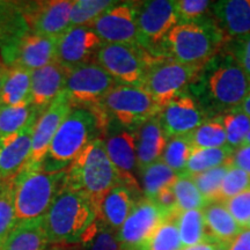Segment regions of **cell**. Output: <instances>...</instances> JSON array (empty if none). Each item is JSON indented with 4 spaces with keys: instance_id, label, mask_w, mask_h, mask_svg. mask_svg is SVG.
<instances>
[{
    "instance_id": "cell-1",
    "label": "cell",
    "mask_w": 250,
    "mask_h": 250,
    "mask_svg": "<svg viewBox=\"0 0 250 250\" xmlns=\"http://www.w3.org/2000/svg\"><path fill=\"white\" fill-rule=\"evenodd\" d=\"M109 124L99 108H72L56 132L40 168L48 173L65 170L90 143L105 136Z\"/></svg>"
},
{
    "instance_id": "cell-2",
    "label": "cell",
    "mask_w": 250,
    "mask_h": 250,
    "mask_svg": "<svg viewBox=\"0 0 250 250\" xmlns=\"http://www.w3.org/2000/svg\"><path fill=\"white\" fill-rule=\"evenodd\" d=\"M95 223L96 210L88 196L66 184L42 218L49 245L81 243Z\"/></svg>"
},
{
    "instance_id": "cell-3",
    "label": "cell",
    "mask_w": 250,
    "mask_h": 250,
    "mask_svg": "<svg viewBox=\"0 0 250 250\" xmlns=\"http://www.w3.org/2000/svg\"><path fill=\"white\" fill-rule=\"evenodd\" d=\"M225 39L213 19L179 22L164 43V55L193 66L205 67L220 51Z\"/></svg>"
},
{
    "instance_id": "cell-4",
    "label": "cell",
    "mask_w": 250,
    "mask_h": 250,
    "mask_svg": "<svg viewBox=\"0 0 250 250\" xmlns=\"http://www.w3.org/2000/svg\"><path fill=\"white\" fill-rule=\"evenodd\" d=\"M65 184L88 196L98 215L104 196L121 184L120 176L105 151L104 139L99 138L90 143L68 166Z\"/></svg>"
},
{
    "instance_id": "cell-5",
    "label": "cell",
    "mask_w": 250,
    "mask_h": 250,
    "mask_svg": "<svg viewBox=\"0 0 250 250\" xmlns=\"http://www.w3.org/2000/svg\"><path fill=\"white\" fill-rule=\"evenodd\" d=\"M66 169L48 173L41 168L23 169L13 180L14 211L17 224L44 217L56 196L65 186Z\"/></svg>"
},
{
    "instance_id": "cell-6",
    "label": "cell",
    "mask_w": 250,
    "mask_h": 250,
    "mask_svg": "<svg viewBox=\"0 0 250 250\" xmlns=\"http://www.w3.org/2000/svg\"><path fill=\"white\" fill-rule=\"evenodd\" d=\"M108 117L123 129L137 130L162 111L149 94L140 86L117 83L99 105ZM110 125V124H109Z\"/></svg>"
},
{
    "instance_id": "cell-7",
    "label": "cell",
    "mask_w": 250,
    "mask_h": 250,
    "mask_svg": "<svg viewBox=\"0 0 250 250\" xmlns=\"http://www.w3.org/2000/svg\"><path fill=\"white\" fill-rule=\"evenodd\" d=\"M205 67L179 62L170 58H158L149 65L142 86L162 109L167 107L175 96L198 79Z\"/></svg>"
},
{
    "instance_id": "cell-8",
    "label": "cell",
    "mask_w": 250,
    "mask_h": 250,
    "mask_svg": "<svg viewBox=\"0 0 250 250\" xmlns=\"http://www.w3.org/2000/svg\"><path fill=\"white\" fill-rule=\"evenodd\" d=\"M136 19L139 46L153 57L161 58L166 37L180 22L174 1H136Z\"/></svg>"
},
{
    "instance_id": "cell-9",
    "label": "cell",
    "mask_w": 250,
    "mask_h": 250,
    "mask_svg": "<svg viewBox=\"0 0 250 250\" xmlns=\"http://www.w3.org/2000/svg\"><path fill=\"white\" fill-rule=\"evenodd\" d=\"M155 59L158 58L153 57L138 45L103 43L95 62L118 83L142 86L149 65Z\"/></svg>"
},
{
    "instance_id": "cell-10",
    "label": "cell",
    "mask_w": 250,
    "mask_h": 250,
    "mask_svg": "<svg viewBox=\"0 0 250 250\" xmlns=\"http://www.w3.org/2000/svg\"><path fill=\"white\" fill-rule=\"evenodd\" d=\"M205 88L212 104L226 112L241 107L250 90V78L228 55L208 73Z\"/></svg>"
},
{
    "instance_id": "cell-11",
    "label": "cell",
    "mask_w": 250,
    "mask_h": 250,
    "mask_svg": "<svg viewBox=\"0 0 250 250\" xmlns=\"http://www.w3.org/2000/svg\"><path fill=\"white\" fill-rule=\"evenodd\" d=\"M117 81L96 62L68 70L64 92L73 108L99 107Z\"/></svg>"
},
{
    "instance_id": "cell-12",
    "label": "cell",
    "mask_w": 250,
    "mask_h": 250,
    "mask_svg": "<svg viewBox=\"0 0 250 250\" xmlns=\"http://www.w3.org/2000/svg\"><path fill=\"white\" fill-rule=\"evenodd\" d=\"M28 29L39 35L58 39L70 28L74 0L19 1Z\"/></svg>"
},
{
    "instance_id": "cell-13",
    "label": "cell",
    "mask_w": 250,
    "mask_h": 250,
    "mask_svg": "<svg viewBox=\"0 0 250 250\" xmlns=\"http://www.w3.org/2000/svg\"><path fill=\"white\" fill-rule=\"evenodd\" d=\"M57 41L28 30L13 44L1 48V59L7 67L19 66L33 72L55 62Z\"/></svg>"
},
{
    "instance_id": "cell-14",
    "label": "cell",
    "mask_w": 250,
    "mask_h": 250,
    "mask_svg": "<svg viewBox=\"0 0 250 250\" xmlns=\"http://www.w3.org/2000/svg\"><path fill=\"white\" fill-rule=\"evenodd\" d=\"M103 43L138 45L136 1H116L90 24Z\"/></svg>"
},
{
    "instance_id": "cell-15",
    "label": "cell",
    "mask_w": 250,
    "mask_h": 250,
    "mask_svg": "<svg viewBox=\"0 0 250 250\" xmlns=\"http://www.w3.org/2000/svg\"><path fill=\"white\" fill-rule=\"evenodd\" d=\"M168 215L154 202L144 197L133 205L129 217L117 232L123 250H139Z\"/></svg>"
},
{
    "instance_id": "cell-16",
    "label": "cell",
    "mask_w": 250,
    "mask_h": 250,
    "mask_svg": "<svg viewBox=\"0 0 250 250\" xmlns=\"http://www.w3.org/2000/svg\"><path fill=\"white\" fill-rule=\"evenodd\" d=\"M103 42L89 27H70L57 41L56 59L67 70L95 62Z\"/></svg>"
},
{
    "instance_id": "cell-17",
    "label": "cell",
    "mask_w": 250,
    "mask_h": 250,
    "mask_svg": "<svg viewBox=\"0 0 250 250\" xmlns=\"http://www.w3.org/2000/svg\"><path fill=\"white\" fill-rule=\"evenodd\" d=\"M72 108L73 107H72L70 99L62 90L54 100V102L37 117L35 126H34L29 160L23 169L40 168L41 162L44 159L56 132L62 121L70 114Z\"/></svg>"
},
{
    "instance_id": "cell-18",
    "label": "cell",
    "mask_w": 250,
    "mask_h": 250,
    "mask_svg": "<svg viewBox=\"0 0 250 250\" xmlns=\"http://www.w3.org/2000/svg\"><path fill=\"white\" fill-rule=\"evenodd\" d=\"M162 129L168 139L189 136L208 120L196 99L186 92L171 100L159 115Z\"/></svg>"
},
{
    "instance_id": "cell-19",
    "label": "cell",
    "mask_w": 250,
    "mask_h": 250,
    "mask_svg": "<svg viewBox=\"0 0 250 250\" xmlns=\"http://www.w3.org/2000/svg\"><path fill=\"white\" fill-rule=\"evenodd\" d=\"M105 151L114 165L121 184L140 191V184L136 173L138 169L137 161V133L136 130L122 129L103 137Z\"/></svg>"
},
{
    "instance_id": "cell-20",
    "label": "cell",
    "mask_w": 250,
    "mask_h": 250,
    "mask_svg": "<svg viewBox=\"0 0 250 250\" xmlns=\"http://www.w3.org/2000/svg\"><path fill=\"white\" fill-rule=\"evenodd\" d=\"M36 120L13 134L0 137V180L7 183L26 167L29 160Z\"/></svg>"
},
{
    "instance_id": "cell-21",
    "label": "cell",
    "mask_w": 250,
    "mask_h": 250,
    "mask_svg": "<svg viewBox=\"0 0 250 250\" xmlns=\"http://www.w3.org/2000/svg\"><path fill=\"white\" fill-rule=\"evenodd\" d=\"M212 19L225 42L250 35V0H223L211 6Z\"/></svg>"
},
{
    "instance_id": "cell-22",
    "label": "cell",
    "mask_w": 250,
    "mask_h": 250,
    "mask_svg": "<svg viewBox=\"0 0 250 250\" xmlns=\"http://www.w3.org/2000/svg\"><path fill=\"white\" fill-rule=\"evenodd\" d=\"M68 70L57 62L31 72L30 102L42 114L64 90Z\"/></svg>"
},
{
    "instance_id": "cell-23",
    "label": "cell",
    "mask_w": 250,
    "mask_h": 250,
    "mask_svg": "<svg viewBox=\"0 0 250 250\" xmlns=\"http://www.w3.org/2000/svg\"><path fill=\"white\" fill-rule=\"evenodd\" d=\"M136 195H138V192L130 187L117 184L102 199L96 220L117 233L138 201Z\"/></svg>"
},
{
    "instance_id": "cell-24",
    "label": "cell",
    "mask_w": 250,
    "mask_h": 250,
    "mask_svg": "<svg viewBox=\"0 0 250 250\" xmlns=\"http://www.w3.org/2000/svg\"><path fill=\"white\" fill-rule=\"evenodd\" d=\"M202 212L208 240L218 243L225 250L243 230L223 203H211Z\"/></svg>"
},
{
    "instance_id": "cell-25",
    "label": "cell",
    "mask_w": 250,
    "mask_h": 250,
    "mask_svg": "<svg viewBox=\"0 0 250 250\" xmlns=\"http://www.w3.org/2000/svg\"><path fill=\"white\" fill-rule=\"evenodd\" d=\"M137 133V161L139 171L149 165L161 160L167 146L168 137L166 136L160 118L156 116L136 130Z\"/></svg>"
},
{
    "instance_id": "cell-26",
    "label": "cell",
    "mask_w": 250,
    "mask_h": 250,
    "mask_svg": "<svg viewBox=\"0 0 250 250\" xmlns=\"http://www.w3.org/2000/svg\"><path fill=\"white\" fill-rule=\"evenodd\" d=\"M0 250H49L42 219L17 224Z\"/></svg>"
},
{
    "instance_id": "cell-27",
    "label": "cell",
    "mask_w": 250,
    "mask_h": 250,
    "mask_svg": "<svg viewBox=\"0 0 250 250\" xmlns=\"http://www.w3.org/2000/svg\"><path fill=\"white\" fill-rule=\"evenodd\" d=\"M30 71L19 66H9L0 92V105L11 107L30 100Z\"/></svg>"
},
{
    "instance_id": "cell-28",
    "label": "cell",
    "mask_w": 250,
    "mask_h": 250,
    "mask_svg": "<svg viewBox=\"0 0 250 250\" xmlns=\"http://www.w3.org/2000/svg\"><path fill=\"white\" fill-rule=\"evenodd\" d=\"M234 152L235 149L229 147L228 145L218 148L193 149L183 175L184 176H192V175L204 173V171L213 169V168L229 164Z\"/></svg>"
},
{
    "instance_id": "cell-29",
    "label": "cell",
    "mask_w": 250,
    "mask_h": 250,
    "mask_svg": "<svg viewBox=\"0 0 250 250\" xmlns=\"http://www.w3.org/2000/svg\"><path fill=\"white\" fill-rule=\"evenodd\" d=\"M142 173V186L145 198L153 201L160 190L166 187H173L179 180L180 175L171 170L162 160L149 165Z\"/></svg>"
},
{
    "instance_id": "cell-30",
    "label": "cell",
    "mask_w": 250,
    "mask_h": 250,
    "mask_svg": "<svg viewBox=\"0 0 250 250\" xmlns=\"http://www.w3.org/2000/svg\"><path fill=\"white\" fill-rule=\"evenodd\" d=\"M40 115L30 100L11 107L0 105V137L19 132Z\"/></svg>"
},
{
    "instance_id": "cell-31",
    "label": "cell",
    "mask_w": 250,
    "mask_h": 250,
    "mask_svg": "<svg viewBox=\"0 0 250 250\" xmlns=\"http://www.w3.org/2000/svg\"><path fill=\"white\" fill-rule=\"evenodd\" d=\"M179 213L168 215L164 223L155 229L151 237L142 246L139 250H181L183 248L181 242L179 225Z\"/></svg>"
},
{
    "instance_id": "cell-32",
    "label": "cell",
    "mask_w": 250,
    "mask_h": 250,
    "mask_svg": "<svg viewBox=\"0 0 250 250\" xmlns=\"http://www.w3.org/2000/svg\"><path fill=\"white\" fill-rule=\"evenodd\" d=\"M193 149L218 148L227 145V134L220 117L208 118L189 134Z\"/></svg>"
},
{
    "instance_id": "cell-33",
    "label": "cell",
    "mask_w": 250,
    "mask_h": 250,
    "mask_svg": "<svg viewBox=\"0 0 250 250\" xmlns=\"http://www.w3.org/2000/svg\"><path fill=\"white\" fill-rule=\"evenodd\" d=\"M177 225L182 247L193 246L208 240L202 210L180 212L177 217Z\"/></svg>"
},
{
    "instance_id": "cell-34",
    "label": "cell",
    "mask_w": 250,
    "mask_h": 250,
    "mask_svg": "<svg viewBox=\"0 0 250 250\" xmlns=\"http://www.w3.org/2000/svg\"><path fill=\"white\" fill-rule=\"evenodd\" d=\"M193 151L189 136L175 137L168 140L161 160L177 175H183Z\"/></svg>"
},
{
    "instance_id": "cell-35",
    "label": "cell",
    "mask_w": 250,
    "mask_h": 250,
    "mask_svg": "<svg viewBox=\"0 0 250 250\" xmlns=\"http://www.w3.org/2000/svg\"><path fill=\"white\" fill-rule=\"evenodd\" d=\"M115 2L110 0H74L70 15V27H90Z\"/></svg>"
},
{
    "instance_id": "cell-36",
    "label": "cell",
    "mask_w": 250,
    "mask_h": 250,
    "mask_svg": "<svg viewBox=\"0 0 250 250\" xmlns=\"http://www.w3.org/2000/svg\"><path fill=\"white\" fill-rule=\"evenodd\" d=\"M227 134V145L233 149L241 147L250 131V117L240 109L224 112L220 116Z\"/></svg>"
},
{
    "instance_id": "cell-37",
    "label": "cell",
    "mask_w": 250,
    "mask_h": 250,
    "mask_svg": "<svg viewBox=\"0 0 250 250\" xmlns=\"http://www.w3.org/2000/svg\"><path fill=\"white\" fill-rule=\"evenodd\" d=\"M229 166L230 164H226L220 166V167L213 168V169L204 171V173L189 176L195 183L197 189L199 190L208 205L217 202L219 190H220L221 183H223V180L228 171Z\"/></svg>"
},
{
    "instance_id": "cell-38",
    "label": "cell",
    "mask_w": 250,
    "mask_h": 250,
    "mask_svg": "<svg viewBox=\"0 0 250 250\" xmlns=\"http://www.w3.org/2000/svg\"><path fill=\"white\" fill-rule=\"evenodd\" d=\"M173 189L176 196L177 208L180 212L203 210L208 205L189 176H184V175L180 176L177 182L174 184Z\"/></svg>"
},
{
    "instance_id": "cell-39",
    "label": "cell",
    "mask_w": 250,
    "mask_h": 250,
    "mask_svg": "<svg viewBox=\"0 0 250 250\" xmlns=\"http://www.w3.org/2000/svg\"><path fill=\"white\" fill-rule=\"evenodd\" d=\"M17 226L14 211L13 187L11 182L4 183L0 189V248Z\"/></svg>"
},
{
    "instance_id": "cell-40",
    "label": "cell",
    "mask_w": 250,
    "mask_h": 250,
    "mask_svg": "<svg viewBox=\"0 0 250 250\" xmlns=\"http://www.w3.org/2000/svg\"><path fill=\"white\" fill-rule=\"evenodd\" d=\"M250 188V176L235 166H229L228 171L225 175L220 190H219L217 202L224 203L228 199L233 198L239 193Z\"/></svg>"
},
{
    "instance_id": "cell-41",
    "label": "cell",
    "mask_w": 250,
    "mask_h": 250,
    "mask_svg": "<svg viewBox=\"0 0 250 250\" xmlns=\"http://www.w3.org/2000/svg\"><path fill=\"white\" fill-rule=\"evenodd\" d=\"M81 246L83 250H123L117 239V233L103 226L98 220L92 235Z\"/></svg>"
},
{
    "instance_id": "cell-42",
    "label": "cell",
    "mask_w": 250,
    "mask_h": 250,
    "mask_svg": "<svg viewBox=\"0 0 250 250\" xmlns=\"http://www.w3.org/2000/svg\"><path fill=\"white\" fill-rule=\"evenodd\" d=\"M213 2L206 0H176L175 12L180 22H196L203 20Z\"/></svg>"
},
{
    "instance_id": "cell-43",
    "label": "cell",
    "mask_w": 250,
    "mask_h": 250,
    "mask_svg": "<svg viewBox=\"0 0 250 250\" xmlns=\"http://www.w3.org/2000/svg\"><path fill=\"white\" fill-rule=\"evenodd\" d=\"M223 204L226 206L228 212L235 219L236 223L243 229L247 228L250 221V188L233 198L224 202Z\"/></svg>"
},
{
    "instance_id": "cell-44",
    "label": "cell",
    "mask_w": 250,
    "mask_h": 250,
    "mask_svg": "<svg viewBox=\"0 0 250 250\" xmlns=\"http://www.w3.org/2000/svg\"><path fill=\"white\" fill-rule=\"evenodd\" d=\"M233 42L230 48V56L242 67L246 74L250 78V35L230 41Z\"/></svg>"
},
{
    "instance_id": "cell-45",
    "label": "cell",
    "mask_w": 250,
    "mask_h": 250,
    "mask_svg": "<svg viewBox=\"0 0 250 250\" xmlns=\"http://www.w3.org/2000/svg\"><path fill=\"white\" fill-rule=\"evenodd\" d=\"M229 164L246 171L250 176V146L235 149Z\"/></svg>"
},
{
    "instance_id": "cell-46",
    "label": "cell",
    "mask_w": 250,
    "mask_h": 250,
    "mask_svg": "<svg viewBox=\"0 0 250 250\" xmlns=\"http://www.w3.org/2000/svg\"><path fill=\"white\" fill-rule=\"evenodd\" d=\"M226 250H250V229L245 228Z\"/></svg>"
},
{
    "instance_id": "cell-47",
    "label": "cell",
    "mask_w": 250,
    "mask_h": 250,
    "mask_svg": "<svg viewBox=\"0 0 250 250\" xmlns=\"http://www.w3.org/2000/svg\"><path fill=\"white\" fill-rule=\"evenodd\" d=\"M181 250H225V249L221 246H219L218 243L211 241V240H205V241L197 243V245L183 247Z\"/></svg>"
},
{
    "instance_id": "cell-48",
    "label": "cell",
    "mask_w": 250,
    "mask_h": 250,
    "mask_svg": "<svg viewBox=\"0 0 250 250\" xmlns=\"http://www.w3.org/2000/svg\"><path fill=\"white\" fill-rule=\"evenodd\" d=\"M83 246L80 243H51L49 250H81Z\"/></svg>"
},
{
    "instance_id": "cell-49",
    "label": "cell",
    "mask_w": 250,
    "mask_h": 250,
    "mask_svg": "<svg viewBox=\"0 0 250 250\" xmlns=\"http://www.w3.org/2000/svg\"><path fill=\"white\" fill-rule=\"evenodd\" d=\"M7 72H8V67L4 64L2 59H0V92H1L2 85H4L6 77H7Z\"/></svg>"
},
{
    "instance_id": "cell-50",
    "label": "cell",
    "mask_w": 250,
    "mask_h": 250,
    "mask_svg": "<svg viewBox=\"0 0 250 250\" xmlns=\"http://www.w3.org/2000/svg\"><path fill=\"white\" fill-rule=\"evenodd\" d=\"M239 109L241 111L245 112L246 115H248V116L250 117V90H249L248 95L246 96L245 101H243V103L241 104V107H240Z\"/></svg>"
},
{
    "instance_id": "cell-51",
    "label": "cell",
    "mask_w": 250,
    "mask_h": 250,
    "mask_svg": "<svg viewBox=\"0 0 250 250\" xmlns=\"http://www.w3.org/2000/svg\"><path fill=\"white\" fill-rule=\"evenodd\" d=\"M247 146H250V131H249V133L247 134V137L245 138V140H243L241 147H247Z\"/></svg>"
},
{
    "instance_id": "cell-52",
    "label": "cell",
    "mask_w": 250,
    "mask_h": 250,
    "mask_svg": "<svg viewBox=\"0 0 250 250\" xmlns=\"http://www.w3.org/2000/svg\"><path fill=\"white\" fill-rule=\"evenodd\" d=\"M2 186H4V182H2V181L0 180V189H1V187H2Z\"/></svg>"
},
{
    "instance_id": "cell-53",
    "label": "cell",
    "mask_w": 250,
    "mask_h": 250,
    "mask_svg": "<svg viewBox=\"0 0 250 250\" xmlns=\"http://www.w3.org/2000/svg\"><path fill=\"white\" fill-rule=\"evenodd\" d=\"M247 228H248V229H250V221H249V224H248V226H247Z\"/></svg>"
},
{
    "instance_id": "cell-54",
    "label": "cell",
    "mask_w": 250,
    "mask_h": 250,
    "mask_svg": "<svg viewBox=\"0 0 250 250\" xmlns=\"http://www.w3.org/2000/svg\"><path fill=\"white\" fill-rule=\"evenodd\" d=\"M81 250H83V249H81Z\"/></svg>"
}]
</instances>
